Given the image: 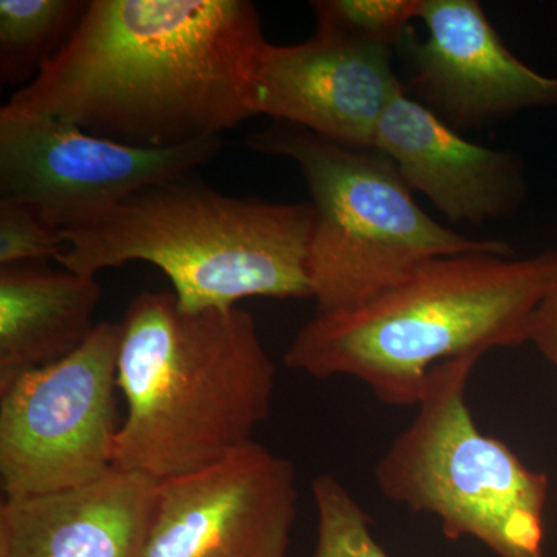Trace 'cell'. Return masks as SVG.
<instances>
[{"label": "cell", "mask_w": 557, "mask_h": 557, "mask_svg": "<svg viewBox=\"0 0 557 557\" xmlns=\"http://www.w3.org/2000/svg\"><path fill=\"white\" fill-rule=\"evenodd\" d=\"M295 465L258 442L159 485L146 557H288Z\"/></svg>", "instance_id": "9c48e42d"}, {"label": "cell", "mask_w": 557, "mask_h": 557, "mask_svg": "<svg viewBox=\"0 0 557 557\" xmlns=\"http://www.w3.org/2000/svg\"><path fill=\"white\" fill-rule=\"evenodd\" d=\"M97 278L44 262L0 267V380L78 350L98 324Z\"/></svg>", "instance_id": "5bb4252c"}, {"label": "cell", "mask_w": 557, "mask_h": 557, "mask_svg": "<svg viewBox=\"0 0 557 557\" xmlns=\"http://www.w3.org/2000/svg\"><path fill=\"white\" fill-rule=\"evenodd\" d=\"M373 149L392 160L410 190L456 223L511 218L528 194L516 153L469 141L405 90L381 116Z\"/></svg>", "instance_id": "7c38bea8"}, {"label": "cell", "mask_w": 557, "mask_h": 557, "mask_svg": "<svg viewBox=\"0 0 557 557\" xmlns=\"http://www.w3.org/2000/svg\"><path fill=\"white\" fill-rule=\"evenodd\" d=\"M247 145L295 161L309 186V276L318 313L357 309L432 259L515 256L507 242L471 239L432 219L376 149L348 148L285 121L249 135Z\"/></svg>", "instance_id": "5b68a950"}, {"label": "cell", "mask_w": 557, "mask_h": 557, "mask_svg": "<svg viewBox=\"0 0 557 557\" xmlns=\"http://www.w3.org/2000/svg\"><path fill=\"white\" fill-rule=\"evenodd\" d=\"M121 324L98 322L72 355L0 380V486L25 498L113 469Z\"/></svg>", "instance_id": "52a82bcc"}, {"label": "cell", "mask_w": 557, "mask_h": 557, "mask_svg": "<svg viewBox=\"0 0 557 557\" xmlns=\"http://www.w3.org/2000/svg\"><path fill=\"white\" fill-rule=\"evenodd\" d=\"M89 2L0 0V79L32 84L79 27Z\"/></svg>", "instance_id": "9a60e30c"}, {"label": "cell", "mask_w": 557, "mask_h": 557, "mask_svg": "<svg viewBox=\"0 0 557 557\" xmlns=\"http://www.w3.org/2000/svg\"><path fill=\"white\" fill-rule=\"evenodd\" d=\"M403 90L392 49L317 22L304 42L267 44L252 108L255 115L296 124L329 141L373 149L381 116Z\"/></svg>", "instance_id": "30bf717a"}, {"label": "cell", "mask_w": 557, "mask_h": 557, "mask_svg": "<svg viewBox=\"0 0 557 557\" xmlns=\"http://www.w3.org/2000/svg\"><path fill=\"white\" fill-rule=\"evenodd\" d=\"M556 284L557 251L432 259L357 309L317 313L284 361L313 379L361 381L384 405L417 408L435 366L530 343Z\"/></svg>", "instance_id": "3957f363"}, {"label": "cell", "mask_w": 557, "mask_h": 557, "mask_svg": "<svg viewBox=\"0 0 557 557\" xmlns=\"http://www.w3.org/2000/svg\"><path fill=\"white\" fill-rule=\"evenodd\" d=\"M420 21L399 44L428 108L461 129H482L523 110L557 109V76L528 67L508 49L475 0H423Z\"/></svg>", "instance_id": "8fae6325"}, {"label": "cell", "mask_w": 557, "mask_h": 557, "mask_svg": "<svg viewBox=\"0 0 557 557\" xmlns=\"http://www.w3.org/2000/svg\"><path fill=\"white\" fill-rule=\"evenodd\" d=\"M478 355L431 370L417 416L375 467L388 500L431 515L450 541L472 537L498 557H545L548 478L483 434L467 391Z\"/></svg>", "instance_id": "8992f818"}, {"label": "cell", "mask_w": 557, "mask_h": 557, "mask_svg": "<svg viewBox=\"0 0 557 557\" xmlns=\"http://www.w3.org/2000/svg\"><path fill=\"white\" fill-rule=\"evenodd\" d=\"M267 44L247 0H94L64 49L5 106L135 148H174L256 116Z\"/></svg>", "instance_id": "6da1fadb"}, {"label": "cell", "mask_w": 557, "mask_h": 557, "mask_svg": "<svg viewBox=\"0 0 557 557\" xmlns=\"http://www.w3.org/2000/svg\"><path fill=\"white\" fill-rule=\"evenodd\" d=\"M530 343L557 370V284L534 314Z\"/></svg>", "instance_id": "d6986e66"}, {"label": "cell", "mask_w": 557, "mask_h": 557, "mask_svg": "<svg viewBox=\"0 0 557 557\" xmlns=\"http://www.w3.org/2000/svg\"><path fill=\"white\" fill-rule=\"evenodd\" d=\"M423 0H318L311 2L318 24H327L359 38L398 47L420 20Z\"/></svg>", "instance_id": "e0dca14e"}, {"label": "cell", "mask_w": 557, "mask_h": 557, "mask_svg": "<svg viewBox=\"0 0 557 557\" xmlns=\"http://www.w3.org/2000/svg\"><path fill=\"white\" fill-rule=\"evenodd\" d=\"M311 494L318 516L311 557H388L373 536L369 516L338 479L318 475Z\"/></svg>", "instance_id": "2e32d148"}, {"label": "cell", "mask_w": 557, "mask_h": 557, "mask_svg": "<svg viewBox=\"0 0 557 557\" xmlns=\"http://www.w3.org/2000/svg\"><path fill=\"white\" fill-rule=\"evenodd\" d=\"M222 137L135 148L50 116L0 109V200L30 205L61 231L97 222L139 190L193 175Z\"/></svg>", "instance_id": "ba28073f"}, {"label": "cell", "mask_w": 557, "mask_h": 557, "mask_svg": "<svg viewBox=\"0 0 557 557\" xmlns=\"http://www.w3.org/2000/svg\"><path fill=\"white\" fill-rule=\"evenodd\" d=\"M64 251L62 231L49 225L35 208L0 200V267L57 260Z\"/></svg>", "instance_id": "ac0fdd59"}, {"label": "cell", "mask_w": 557, "mask_h": 557, "mask_svg": "<svg viewBox=\"0 0 557 557\" xmlns=\"http://www.w3.org/2000/svg\"><path fill=\"white\" fill-rule=\"evenodd\" d=\"M157 480L113 468L87 485L0 505V557H146Z\"/></svg>", "instance_id": "4fadbf2b"}, {"label": "cell", "mask_w": 557, "mask_h": 557, "mask_svg": "<svg viewBox=\"0 0 557 557\" xmlns=\"http://www.w3.org/2000/svg\"><path fill=\"white\" fill-rule=\"evenodd\" d=\"M313 215L310 201L237 199L188 175L62 231L65 251L57 262L86 277L148 262L166 274L185 311L230 309L247 298H311Z\"/></svg>", "instance_id": "277c9868"}, {"label": "cell", "mask_w": 557, "mask_h": 557, "mask_svg": "<svg viewBox=\"0 0 557 557\" xmlns=\"http://www.w3.org/2000/svg\"><path fill=\"white\" fill-rule=\"evenodd\" d=\"M120 324L113 468L164 482L255 442L276 369L248 311H185L174 292H141Z\"/></svg>", "instance_id": "7a4b0ae2"}]
</instances>
